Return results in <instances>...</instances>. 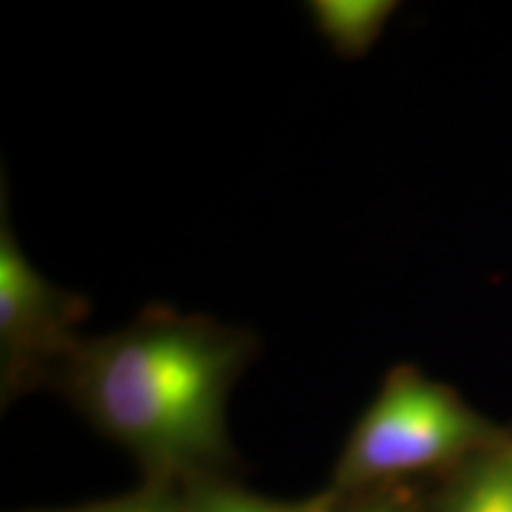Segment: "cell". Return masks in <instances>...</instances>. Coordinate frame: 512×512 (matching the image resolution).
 Wrapping results in <instances>:
<instances>
[{
    "label": "cell",
    "mask_w": 512,
    "mask_h": 512,
    "mask_svg": "<svg viewBox=\"0 0 512 512\" xmlns=\"http://www.w3.org/2000/svg\"><path fill=\"white\" fill-rule=\"evenodd\" d=\"M254 351L245 330L155 309L86 339L55 384L143 463L190 472L226 456L228 394Z\"/></svg>",
    "instance_id": "1"
},
{
    "label": "cell",
    "mask_w": 512,
    "mask_h": 512,
    "mask_svg": "<svg viewBox=\"0 0 512 512\" xmlns=\"http://www.w3.org/2000/svg\"><path fill=\"white\" fill-rule=\"evenodd\" d=\"M486 439L484 422L444 384L396 368L351 432L332 489H363L451 463Z\"/></svg>",
    "instance_id": "2"
},
{
    "label": "cell",
    "mask_w": 512,
    "mask_h": 512,
    "mask_svg": "<svg viewBox=\"0 0 512 512\" xmlns=\"http://www.w3.org/2000/svg\"><path fill=\"white\" fill-rule=\"evenodd\" d=\"M86 299L50 283L24 256L3 202L0 221V384L5 396L57 377L81 344Z\"/></svg>",
    "instance_id": "3"
},
{
    "label": "cell",
    "mask_w": 512,
    "mask_h": 512,
    "mask_svg": "<svg viewBox=\"0 0 512 512\" xmlns=\"http://www.w3.org/2000/svg\"><path fill=\"white\" fill-rule=\"evenodd\" d=\"M399 5L392 0H313V27L342 57L368 55Z\"/></svg>",
    "instance_id": "4"
},
{
    "label": "cell",
    "mask_w": 512,
    "mask_h": 512,
    "mask_svg": "<svg viewBox=\"0 0 512 512\" xmlns=\"http://www.w3.org/2000/svg\"><path fill=\"white\" fill-rule=\"evenodd\" d=\"M503 496L505 465L501 446L467 463L439 501V512H503Z\"/></svg>",
    "instance_id": "5"
},
{
    "label": "cell",
    "mask_w": 512,
    "mask_h": 512,
    "mask_svg": "<svg viewBox=\"0 0 512 512\" xmlns=\"http://www.w3.org/2000/svg\"><path fill=\"white\" fill-rule=\"evenodd\" d=\"M339 494L335 489L309 501H268L230 486H204L185 503L188 512H335Z\"/></svg>",
    "instance_id": "6"
},
{
    "label": "cell",
    "mask_w": 512,
    "mask_h": 512,
    "mask_svg": "<svg viewBox=\"0 0 512 512\" xmlns=\"http://www.w3.org/2000/svg\"><path fill=\"white\" fill-rule=\"evenodd\" d=\"M110 512H188V508L171 496L169 489L155 486V489H145L119 503H110Z\"/></svg>",
    "instance_id": "7"
},
{
    "label": "cell",
    "mask_w": 512,
    "mask_h": 512,
    "mask_svg": "<svg viewBox=\"0 0 512 512\" xmlns=\"http://www.w3.org/2000/svg\"><path fill=\"white\" fill-rule=\"evenodd\" d=\"M344 512H415V510L408 503L396 501V498L377 496V498H366V501L356 503L354 508Z\"/></svg>",
    "instance_id": "8"
},
{
    "label": "cell",
    "mask_w": 512,
    "mask_h": 512,
    "mask_svg": "<svg viewBox=\"0 0 512 512\" xmlns=\"http://www.w3.org/2000/svg\"><path fill=\"white\" fill-rule=\"evenodd\" d=\"M503 465H505L503 512H512V444L503 446Z\"/></svg>",
    "instance_id": "9"
},
{
    "label": "cell",
    "mask_w": 512,
    "mask_h": 512,
    "mask_svg": "<svg viewBox=\"0 0 512 512\" xmlns=\"http://www.w3.org/2000/svg\"><path fill=\"white\" fill-rule=\"evenodd\" d=\"M69 512H110V505H100V508H86V510H69Z\"/></svg>",
    "instance_id": "10"
}]
</instances>
